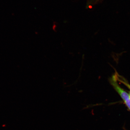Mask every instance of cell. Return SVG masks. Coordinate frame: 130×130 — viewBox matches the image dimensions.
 Instances as JSON below:
<instances>
[{
	"mask_svg": "<svg viewBox=\"0 0 130 130\" xmlns=\"http://www.w3.org/2000/svg\"><path fill=\"white\" fill-rule=\"evenodd\" d=\"M116 78H117V80L118 81H120V82L122 83L123 84L125 85L127 88L129 89V95L130 96V85L129 83H128V81H126L124 78L123 77L121 76H120L119 75V74L117 73V72L116 73Z\"/></svg>",
	"mask_w": 130,
	"mask_h": 130,
	"instance_id": "7a4b0ae2",
	"label": "cell"
},
{
	"mask_svg": "<svg viewBox=\"0 0 130 130\" xmlns=\"http://www.w3.org/2000/svg\"><path fill=\"white\" fill-rule=\"evenodd\" d=\"M110 83L118 93L119 94L124 101L126 106L130 111V96L124 89L121 88L118 83V80L116 78V74L112 76L110 80Z\"/></svg>",
	"mask_w": 130,
	"mask_h": 130,
	"instance_id": "6da1fadb",
	"label": "cell"
}]
</instances>
